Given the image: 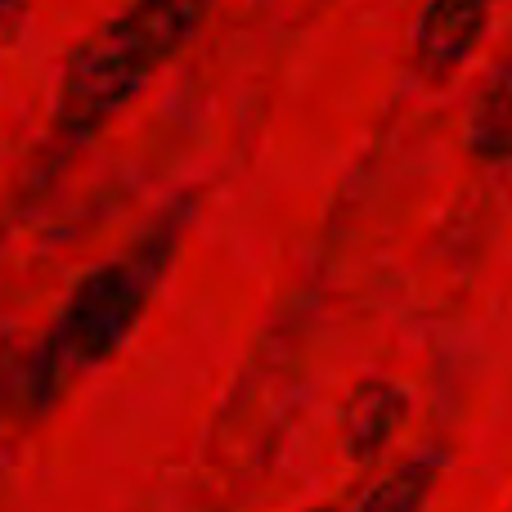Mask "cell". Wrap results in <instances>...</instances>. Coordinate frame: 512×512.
Here are the masks:
<instances>
[{
    "label": "cell",
    "mask_w": 512,
    "mask_h": 512,
    "mask_svg": "<svg viewBox=\"0 0 512 512\" xmlns=\"http://www.w3.org/2000/svg\"><path fill=\"white\" fill-rule=\"evenodd\" d=\"M212 0H131L72 50L54 95V131L90 140L108 126L189 41Z\"/></svg>",
    "instance_id": "7a4b0ae2"
},
{
    "label": "cell",
    "mask_w": 512,
    "mask_h": 512,
    "mask_svg": "<svg viewBox=\"0 0 512 512\" xmlns=\"http://www.w3.org/2000/svg\"><path fill=\"white\" fill-rule=\"evenodd\" d=\"M468 149L481 162H512V63L490 72L472 99Z\"/></svg>",
    "instance_id": "5b68a950"
},
{
    "label": "cell",
    "mask_w": 512,
    "mask_h": 512,
    "mask_svg": "<svg viewBox=\"0 0 512 512\" xmlns=\"http://www.w3.org/2000/svg\"><path fill=\"white\" fill-rule=\"evenodd\" d=\"M432 477H436V468L427 459L405 463V468L391 472L387 481H378V486L360 499L355 512H418L427 499V490H432Z\"/></svg>",
    "instance_id": "8992f818"
},
{
    "label": "cell",
    "mask_w": 512,
    "mask_h": 512,
    "mask_svg": "<svg viewBox=\"0 0 512 512\" xmlns=\"http://www.w3.org/2000/svg\"><path fill=\"white\" fill-rule=\"evenodd\" d=\"M315 512H337V508H315Z\"/></svg>",
    "instance_id": "52a82bcc"
},
{
    "label": "cell",
    "mask_w": 512,
    "mask_h": 512,
    "mask_svg": "<svg viewBox=\"0 0 512 512\" xmlns=\"http://www.w3.org/2000/svg\"><path fill=\"white\" fill-rule=\"evenodd\" d=\"M490 0H427L414 27V59L427 77H450L481 45Z\"/></svg>",
    "instance_id": "3957f363"
},
{
    "label": "cell",
    "mask_w": 512,
    "mask_h": 512,
    "mask_svg": "<svg viewBox=\"0 0 512 512\" xmlns=\"http://www.w3.org/2000/svg\"><path fill=\"white\" fill-rule=\"evenodd\" d=\"M405 391L387 378H369L351 391L346 400V414H342V436H346V454L351 459H369L378 454L382 445L391 441L396 423L405 418Z\"/></svg>",
    "instance_id": "277c9868"
},
{
    "label": "cell",
    "mask_w": 512,
    "mask_h": 512,
    "mask_svg": "<svg viewBox=\"0 0 512 512\" xmlns=\"http://www.w3.org/2000/svg\"><path fill=\"white\" fill-rule=\"evenodd\" d=\"M185 203H171L140 239L122 256L95 265L86 279L72 288L63 301L59 319L50 324L41 351L32 364V400L50 405L72 378L99 369L117 346L135 333L144 306L153 301L162 274L171 270V256L180 248V230H185Z\"/></svg>",
    "instance_id": "6da1fadb"
}]
</instances>
